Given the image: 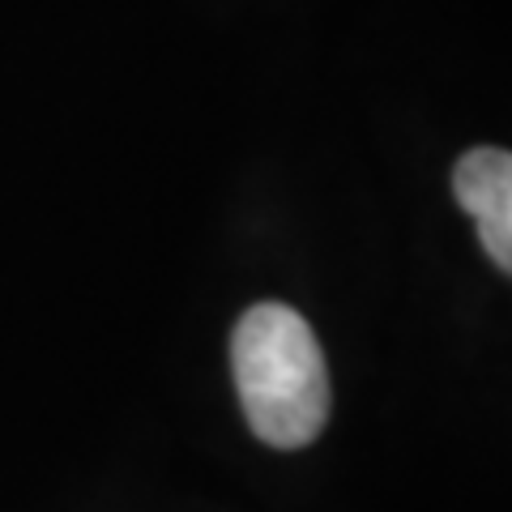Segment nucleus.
Instances as JSON below:
<instances>
[{
  "label": "nucleus",
  "mask_w": 512,
  "mask_h": 512,
  "mask_svg": "<svg viewBox=\"0 0 512 512\" xmlns=\"http://www.w3.org/2000/svg\"><path fill=\"white\" fill-rule=\"evenodd\" d=\"M453 197L478 222V239L491 265L508 274L512 269V158L508 150L478 146L457 158L453 167Z\"/></svg>",
  "instance_id": "obj_2"
},
{
  "label": "nucleus",
  "mask_w": 512,
  "mask_h": 512,
  "mask_svg": "<svg viewBox=\"0 0 512 512\" xmlns=\"http://www.w3.org/2000/svg\"><path fill=\"white\" fill-rule=\"evenodd\" d=\"M231 372L252 436L303 448L329 423V363L316 329L286 303H252L231 333Z\"/></svg>",
  "instance_id": "obj_1"
}]
</instances>
